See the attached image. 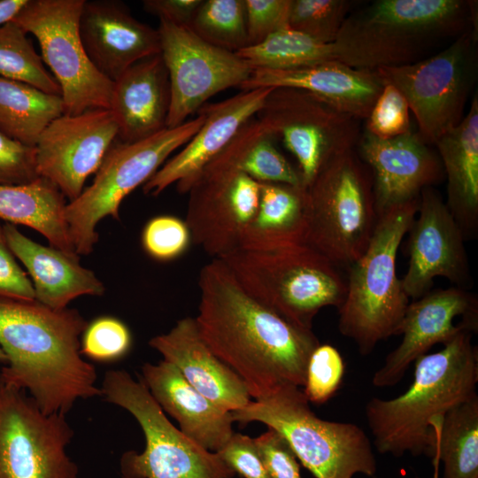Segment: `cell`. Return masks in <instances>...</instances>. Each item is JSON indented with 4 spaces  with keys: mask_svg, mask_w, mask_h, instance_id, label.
Masks as SVG:
<instances>
[{
    "mask_svg": "<svg viewBox=\"0 0 478 478\" xmlns=\"http://www.w3.org/2000/svg\"><path fill=\"white\" fill-rule=\"evenodd\" d=\"M198 288L199 332L243 381L251 397L262 398L285 383L304 386L308 359L320 344L312 329L251 297L220 258L201 268Z\"/></svg>",
    "mask_w": 478,
    "mask_h": 478,
    "instance_id": "1",
    "label": "cell"
},
{
    "mask_svg": "<svg viewBox=\"0 0 478 478\" xmlns=\"http://www.w3.org/2000/svg\"><path fill=\"white\" fill-rule=\"evenodd\" d=\"M88 322L76 309L0 298V381L28 391L46 414H66L78 399L102 396L95 366L81 353Z\"/></svg>",
    "mask_w": 478,
    "mask_h": 478,
    "instance_id": "2",
    "label": "cell"
},
{
    "mask_svg": "<svg viewBox=\"0 0 478 478\" xmlns=\"http://www.w3.org/2000/svg\"><path fill=\"white\" fill-rule=\"evenodd\" d=\"M476 18V1L377 0L348 15L333 42L335 60L370 70L410 65L477 31Z\"/></svg>",
    "mask_w": 478,
    "mask_h": 478,
    "instance_id": "3",
    "label": "cell"
},
{
    "mask_svg": "<svg viewBox=\"0 0 478 478\" xmlns=\"http://www.w3.org/2000/svg\"><path fill=\"white\" fill-rule=\"evenodd\" d=\"M472 335L462 332L441 351L417 358L413 381L405 393L366 403V418L379 453L433 456L436 436L430 421L477 395L478 350Z\"/></svg>",
    "mask_w": 478,
    "mask_h": 478,
    "instance_id": "4",
    "label": "cell"
},
{
    "mask_svg": "<svg viewBox=\"0 0 478 478\" xmlns=\"http://www.w3.org/2000/svg\"><path fill=\"white\" fill-rule=\"evenodd\" d=\"M419 199L394 206L378 216L365 252L348 268L347 291L338 308L339 332L351 339L361 355L397 335L410 302L397 275V250L419 208Z\"/></svg>",
    "mask_w": 478,
    "mask_h": 478,
    "instance_id": "5",
    "label": "cell"
},
{
    "mask_svg": "<svg viewBox=\"0 0 478 478\" xmlns=\"http://www.w3.org/2000/svg\"><path fill=\"white\" fill-rule=\"evenodd\" d=\"M299 387L285 383L230 412L233 421H259L279 433L315 478L373 477L377 464L370 439L356 424L319 418Z\"/></svg>",
    "mask_w": 478,
    "mask_h": 478,
    "instance_id": "6",
    "label": "cell"
},
{
    "mask_svg": "<svg viewBox=\"0 0 478 478\" xmlns=\"http://www.w3.org/2000/svg\"><path fill=\"white\" fill-rule=\"evenodd\" d=\"M220 259L251 297L305 329L312 330L322 308L338 309L346 296V280L339 268L308 244L236 249Z\"/></svg>",
    "mask_w": 478,
    "mask_h": 478,
    "instance_id": "7",
    "label": "cell"
},
{
    "mask_svg": "<svg viewBox=\"0 0 478 478\" xmlns=\"http://www.w3.org/2000/svg\"><path fill=\"white\" fill-rule=\"evenodd\" d=\"M305 189L306 244L338 268H348L366 250L378 220L370 169L356 149L350 150L327 164Z\"/></svg>",
    "mask_w": 478,
    "mask_h": 478,
    "instance_id": "8",
    "label": "cell"
},
{
    "mask_svg": "<svg viewBox=\"0 0 478 478\" xmlns=\"http://www.w3.org/2000/svg\"><path fill=\"white\" fill-rule=\"evenodd\" d=\"M102 396L129 412L145 437L142 453L128 451L120 458L123 478H232L235 473L217 452L209 451L186 436L167 419L140 375L108 370Z\"/></svg>",
    "mask_w": 478,
    "mask_h": 478,
    "instance_id": "9",
    "label": "cell"
},
{
    "mask_svg": "<svg viewBox=\"0 0 478 478\" xmlns=\"http://www.w3.org/2000/svg\"><path fill=\"white\" fill-rule=\"evenodd\" d=\"M204 116L165 128L140 141L117 140L103 159L93 182L67 203L66 218L78 255L92 252L98 241L96 226L107 216L119 219L122 200L144 184L176 150L183 147L204 123Z\"/></svg>",
    "mask_w": 478,
    "mask_h": 478,
    "instance_id": "10",
    "label": "cell"
},
{
    "mask_svg": "<svg viewBox=\"0 0 478 478\" xmlns=\"http://www.w3.org/2000/svg\"><path fill=\"white\" fill-rule=\"evenodd\" d=\"M406 99L428 144H435L464 118L477 74V31L468 29L437 53L418 62L375 69Z\"/></svg>",
    "mask_w": 478,
    "mask_h": 478,
    "instance_id": "11",
    "label": "cell"
},
{
    "mask_svg": "<svg viewBox=\"0 0 478 478\" xmlns=\"http://www.w3.org/2000/svg\"><path fill=\"white\" fill-rule=\"evenodd\" d=\"M85 0H27L12 18L38 41L42 58L60 87L65 113L110 109L113 81L92 64L79 34Z\"/></svg>",
    "mask_w": 478,
    "mask_h": 478,
    "instance_id": "12",
    "label": "cell"
},
{
    "mask_svg": "<svg viewBox=\"0 0 478 478\" xmlns=\"http://www.w3.org/2000/svg\"><path fill=\"white\" fill-rule=\"evenodd\" d=\"M241 130L201 170L188 191L185 222L192 242L212 258L239 248L259 204L260 183L239 167Z\"/></svg>",
    "mask_w": 478,
    "mask_h": 478,
    "instance_id": "13",
    "label": "cell"
},
{
    "mask_svg": "<svg viewBox=\"0 0 478 478\" xmlns=\"http://www.w3.org/2000/svg\"><path fill=\"white\" fill-rule=\"evenodd\" d=\"M256 118L294 155L305 188L333 158L356 149L361 135L359 120L297 89H273Z\"/></svg>",
    "mask_w": 478,
    "mask_h": 478,
    "instance_id": "14",
    "label": "cell"
},
{
    "mask_svg": "<svg viewBox=\"0 0 478 478\" xmlns=\"http://www.w3.org/2000/svg\"><path fill=\"white\" fill-rule=\"evenodd\" d=\"M66 415L44 413L26 391L0 381V478H77Z\"/></svg>",
    "mask_w": 478,
    "mask_h": 478,
    "instance_id": "15",
    "label": "cell"
},
{
    "mask_svg": "<svg viewBox=\"0 0 478 478\" xmlns=\"http://www.w3.org/2000/svg\"><path fill=\"white\" fill-rule=\"evenodd\" d=\"M158 31L170 83L167 128L183 124L215 94L240 88L251 74L235 52L204 41L189 27L159 19Z\"/></svg>",
    "mask_w": 478,
    "mask_h": 478,
    "instance_id": "16",
    "label": "cell"
},
{
    "mask_svg": "<svg viewBox=\"0 0 478 478\" xmlns=\"http://www.w3.org/2000/svg\"><path fill=\"white\" fill-rule=\"evenodd\" d=\"M118 135L119 127L110 109L61 115L48 125L35 144L39 177L53 182L69 202L76 199Z\"/></svg>",
    "mask_w": 478,
    "mask_h": 478,
    "instance_id": "17",
    "label": "cell"
},
{
    "mask_svg": "<svg viewBox=\"0 0 478 478\" xmlns=\"http://www.w3.org/2000/svg\"><path fill=\"white\" fill-rule=\"evenodd\" d=\"M416 215L407 232L409 264L401 279L406 296L412 300L420 297L438 276L469 289L473 280L465 236L434 187L420 192Z\"/></svg>",
    "mask_w": 478,
    "mask_h": 478,
    "instance_id": "18",
    "label": "cell"
},
{
    "mask_svg": "<svg viewBox=\"0 0 478 478\" xmlns=\"http://www.w3.org/2000/svg\"><path fill=\"white\" fill-rule=\"evenodd\" d=\"M478 299L466 289L452 286L430 289L409 302L397 335L399 345L389 352L374 373L376 387L398 383L410 365L436 344H446L465 331L478 329Z\"/></svg>",
    "mask_w": 478,
    "mask_h": 478,
    "instance_id": "19",
    "label": "cell"
},
{
    "mask_svg": "<svg viewBox=\"0 0 478 478\" xmlns=\"http://www.w3.org/2000/svg\"><path fill=\"white\" fill-rule=\"evenodd\" d=\"M356 150L372 173L378 216L394 206L419 199L422 189L444 179L438 154L418 132L382 139L365 130Z\"/></svg>",
    "mask_w": 478,
    "mask_h": 478,
    "instance_id": "20",
    "label": "cell"
},
{
    "mask_svg": "<svg viewBox=\"0 0 478 478\" xmlns=\"http://www.w3.org/2000/svg\"><path fill=\"white\" fill-rule=\"evenodd\" d=\"M272 89L243 90L220 103L203 105L198 110L204 118L201 127L143 184V193L158 196L173 184L179 193H188L201 170L257 115Z\"/></svg>",
    "mask_w": 478,
    "mask_h": 478,
    "instance_id": "21",
    "label": "cell"
},
{
    "mask_svg": "<svg viewBox=\"0 0 478 478\" xmlns=\"http://www.w3.org/2000/svg\"><path fill=\"white\" fill-rule=\"evenodd\" d=\"M79 34L92 64L112 81L135 63L160 53L158 29L136 19L120 1L85 0Z\"/></svg>",
    "mask_w": 478,
    "mask_h": 478,
    "instance_id": "22",
    "label": "cell"
},
{
    "mask_svg": "<svg viewBox=\"0 0 478 478\" xmlns=\"http://www.w3.org/2000/svg\"><path fill=\"white\" fill-rule=\"evenodd\" d=\"M383 85L375 70L354 68L331 60L291 69H254L240 89L305 90L360 120L367 118Z\"/></svg>",
    "mask_w": 478,
    "mask_h": 478,
    "instance_id": "23",
    "label": "cell"
},
{
    "mask_svg": "<svg viewBox=\"0 0 478 478\" xmlns=\"http://www.w3.org/2000/svg\"><path fill=\"white\" fill-rule=\"evenodd\" d=\"M149 345L162 355L163 360L175 366L193 388L220 408L233 412L251 402L243 381L209 348L195 318L179 320L167 333L152 337Z\"/></svg>",
    "mask_w": 478,
    "mask_h": 478,
    "instance_id": "24",
    "label": "cell"
},
{
    "mask_svg": "<svg viewBox=\"0 0 478 478\" xmlns=\"http://www.w3.org/2000/svg\"><path fill=\"white\" fill-rule=\"evenodd\" d=\"M140 377L162 410L177 420L180 430L202 448L217 452L233 436L230 412L199 393L173 364L145 363Z\"/></svg>",
    "mask_w": 478,
    "mask_h": 478,
    "instance_id": "25",
    "label": "cell"
},
{
    "mask_svg": "<svg viewBox=\"0 0 478 478\" xmlns=\"http://www.w3.org/2000/svg\"><path fill=\"white\" fill-rule=\"evenodd\" d=\"M169 107V77L160 53L135 63L113 81L110 110L121 142L140 141L166 128Z\"/></svg>",
    "mask_w": 478,
    "mask_h": 478,
    "instance_id": "26",
    "label": "cell"
},
{
    "mask_svg": "<svg viewBox=\"0 0 478 478\" xmlns=\"http://www.w3.org/2000/svg\"><path fill=\"white\" fill-rule=\"evenodd\" d=\"M3 228L10 250L31 276L37 302L61 310L78 297L104 293L103 282L80 264L78 254L40 244L13 224L6 223Z\"/></svg>",
    "mask_w": 478,
    "mask_h": 478,
    "instance_id": "27",
    "label": "cell"
},
{
    "mask_svg": "<svg viewBox=\"0 0 478 478\" xmlns=\"http://www.w3.org/2000/svg\"><path fill=\"white\" fill-rule=\"evenodd\" d=\"M447 181L445 200L466 241L478 235V96L454 128L434 144Z\"/></svg>",
    "mask_w": 478,
    "mask_h": 478,
    "instance_id": "28",
    "label": "cell"
},
{
    "mask_svg": "<svg viewBox=\"0 0 478 478\" xmlns=\"http://www.w3.org/2000/svg\"><path fill=\"white\" fill-rule=\"evenodd\" d=\"M309 222L305 187L260 183L257 212L243 232L238 249L272 251L306 244Z\"/></svg>",
    "mask_w": 478,
    "mask_h": 478,
    "instance_id": "29",
    "label": "cell"
},
{
    "mask_svg": "<svg viewBox=\"0 0 478 478\" xmlns=\"http://www.w3.org/2000/svg\"><path fill=\"white\" fill-rule=\"evenodd\" d=\"M66 204L60 189L43 177L21 185L0 184V219L34 228L50 246L76 253L66 218Z\"/></svg>",
    "mask_w": 478,
    "mask_h": 478,
    "instance_id": "30",
    "label": "cell"
},
{
    "mask_svg": "<svg viewBox=\"0 0 478 478\" xmlns=\"http://www.w3.org/2000/svg\"><path fill=\"white\" fill-rule=\"evenodd\" d=\"M64 113L61 96L0 77V130L10 138L35 147L42 131Z\"/></svg>",
    "mask_w": 478,
    "mask_h": 478,
    "instance_id": "31",
    "label": "cell"
},
{
    "mask_svg": "<svg viewBox=\"0 0 478 478\" xmlns=\"http://www.w3.org/2000/svg\"><path fill=\"white\" fill-rule=\"evenodd\" d=\"M443 478H478V395L430 421Z\"/></svg>",
    "mask_w": 478,
    "mask_h": 478,
    "instance_id": "32",
    "label": "cell"
},
{
    "mask_svg": "<svg viewBox=\"0 0 478 478\" xmlns=\"http://www.w3.org/2000/svg\"><path fill=\"white\" fill-rule=\"evenodd\" d=\"M235 53L252 70L291 69L335 60L333 42H321L289 27Z\"/></svg>",
    "mask_w": 478,
    "mask_h": 478,
    "instance_id": "33",
    "label": "cell"
},
{
    "mask_svg": "<svg viewBox=\"0 0 478 478\" xmlns=\"http://www.w3.org/2000/svg\"><path fill=\"white\" fill-rule=\"evenodd\" d=\"M241 133L238 164L242 171L259 183L303 186L298 170L278 150L274 137L256 116L243 127Z\"/></svg>",
    "mask_w": 478,
    "mask_h": 478,
    "instance_id": "34",
    "label": "cell"
},
{
    "mask_svg": "<svg viewBox=\"0 0 478 478\" xmlns=\"http://www.w3.org/2000/svg\"><path fill=\"white\" fill-rule=\"evenodd\" d=\"M0 77L61 96L59 85L47 71L27 33L12 20L0 25Z\"/></svg>",
    "mask_w": 478,
    "mask_h": 478,
    "instance_id": "35",
    "label": "cell"
},
{
    "mask_svg": "<svg viewBox=\"0 0 478 478\" xmlns=\"http://www.w3.org/2000/svg\"><path fill=\"white\" fill-rule=\"evenodd\" d=\"M189 27L204 41L236 52L248 46L245 0L202 1Z\"/></svg>",
    "mask_w": 478,
    "mask_h": 478,
    "instance_id": "36",
    "label": "cell"
},
{
    "mask_svg": "<svg viewBox=\"0 0 478 478\" xmlns=\"http://www.w3.org/2000/svg\"><path fill=\"white\" fill-rule=\"evenodd\" d=\"M354 4L351 0H290L288 27L332 43Z\"/></svg>",
    "mask_w": 478,
    "mask_h": 478,
    "instance_id": "37",
    "label": "cell"
},
{
    "mask_svg": "<svg viewBox=\"0 0 478 478\" xmlns=\"http://www.w3.org/2000/svg\"><path fill=\"white\" fill-rule=\"evenodd\" d=\"M132 337L128 328L119 319L99 317L88 323L81 340V353L98 362H112L130 350Z\"/></svg>",
    "mask_w": 478,
    "mask_h": 478,
    "instance_id": "38",
    "label": "cell"
},
{
    "mask_svg": "<svg viewBox=\"0 0 478 478\" xmlns=\"http://www.w3.org/2000/svg\"><path fill=\"white\" fill-rule=\"evenodd\" d=\"M344 372L340 352L330 344H320L306 366L304 394L313 404H324L338 389Z\"/></svg>",
    "mask_w": 478,
    "mask_h": 478,
    "instance_id": "39",
    "label": "cell"
},
{
    "mask_svg": "<svg viewBox=\"0 0 478 478\" xmlns=\"http://www.w3.org/2000/svg\"><path fill=\"white\" fill-rule=\"evenodd\" d=\"M191 242V234L185 220L171 215L152 218L146 223L142 234L144 251L160 261L179 258Z\"/></svg>",
    "mask_w": 478,
    "mask_h": 478,
    "instance_id": "40",
    "label": "cell"
},
{
    "mask_svg": "<svg viewBox=\"0 0 478 478\" xmlns=\"http://www.w3.org/2000/svg\"><path fill=\"white\" fill-rule=\"evenodd\" d=\"M410 108L402 93L391 84L384 83L366 120V131L389 139L409 133Z\"/></svg>",
    "mask_w": 478,
    "mask_h": 478,
    "instance_id": "41",
    "label": "cell"
},
{
    "mask_svg": "<svg viewBox=\"0 0 478 478\" xmlns=\"http://www.w3.org/2000/svg\"><path fill=\"white\" fill-rule=\"evenodd\" d=\"M37 178L35 147L22 144L0 130V184L21 185Z\"/></svg>",
    "mask_w": 478,
    "mask_h": 478,
    "instance_id": "42",
    "label": "cell"
},
{
    "mask_svg": "<svg viewBox=\"0 0 478 478\" xmlns=\"http://www.w3.org/2000/svg\"><path fill=\"white\" fill-rule=\"evenodd\" d=\"M248 46L288 27L290 0H245Z\"/></svg>",
    "mask_w": 478,
    "mask_h": 478,
    "instance_id": "43",
    "label": "cell"
},
{
    "mask_svg": "<svg viewBox=\"0 0 478 478\" xmlns=\"http://www.w3.org/2000/svg\"><path fill=\"white\" fill-rule=\"evenodd\" d=\"M254 442L269 478H302L297 458L279 433L268 428Z\"/></svg>",
    "mask_w": 478,
    "mask_h": 478,
    "instance_id": "44",
    "label": "cell"
},
{
    "mask_svg": "<svg viewBox=\"0 0 478 478\" xmlns=\"http://www.w3.org/2000/svg\"><path fill=\"white\" fill-rule=\"evenodd\" d=\"M217 453L223 461L244 478H269L253 438L234 433Z\"/></svg>",
    "mask_w": 478,
    "mask_h": 478,
    "instance_id": "45",
    "label": "cell"
},
{
    "mask_svg": "<svg viewBox=\"0 0 478 478\" xmlns=\"http://www.w3.org/2000/svg\"><path fill=\"white\" fill-rule=\"evenodd\" d=\"M0 298L34 301L32 281L18 265L10 250L0 223Z\"/></svg>",
    "mask_w": 478,
    "mask_h": 478,
    "instance_id": "46",
    "label": "cell"
},
{
    "mask_svg": "<svg viewBox=\"0 0 478 478\" xmlns=\"http://www.w3.org/2000/svg\"><path fill=\"white\" fill-rule=\"evenodd\" d=\"M203 0H145L146 12L177 26L189 27Z\"/></svg>",
    "mask_w": 478,
    "mask_h": 478,
    "instance_id": "47",
    "label": "cell"
},
{
    "mask_svg": "<svg viewBox=\"0 0 478 478\" xmlns=\"http://www.w3.org/2000/svg\"><path fill=\"white\" fill-rule=\"evenodd\" d=\"M26 2L27 0H0V25L12 20Z\"/></svg>",
    "mask_w": 478,
    "mask_h": 478,
    "instance_id": "48",
    "label": "cell"
},
{
    "mask_svg": "<svg viewBox=\"0 0 478 478\" xmlns=\"http://www.w3.org/2000/svg\"><path fill=\"white\" fill-rule=\"evenodd\" d=\"M432 461H433V468H434L432 478H439L440 460H439L438 453L436 450L432 457Z\"/></svg>",
    "mask_w": 478,
    "mask_h": 478,
    "instance_id": "49",
    "label": "cell"
},
{
    "mask_svg": "<svg viewBox=\"0 0 478 478\" xmlns=\"http://www.w3.org/2000/svg\"><path fill=\"white\" fill-rule=\"evenodd\" d=\"M0 363H3V364H4V365H6V363H7L6 356H5V354L4 353L3 350L1 349V347H0Z\"/></svg>",
    "mask_w": 478,
    "mask_h": 478,
    "instance_id": "50",
    "label": "cell"
}]
</instances>
